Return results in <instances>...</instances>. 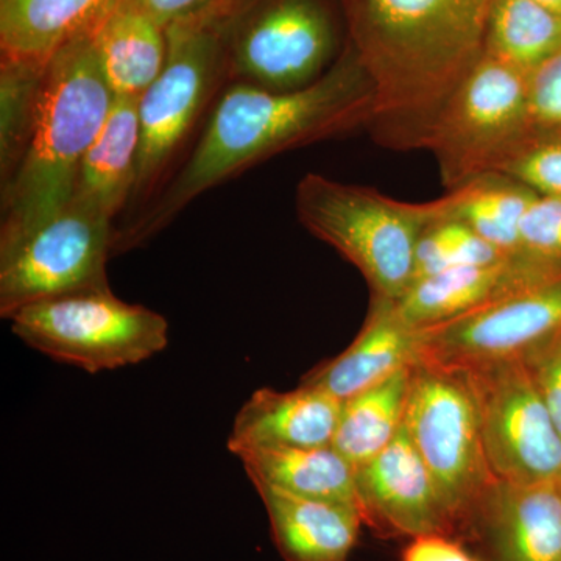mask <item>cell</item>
I'll use <instances>...</instances> for the list:
<instances>
[{"label": "cell", "mask_w": 561, "mask_h": 561, "mask_svg": "<svg viewBox=\"0 0 561 561\" xmlns=\"http://www.w3.org/2000/svg\"><path fill=\"white\" fill-rule=\"evenodd\" d=\"M335 0H239L220 22L228 83L295 91L341 57Z\"/></svg>", "instance_id": "cell-5"}, {"label": "cell", "mask_w": 561, "mask_h": 561, "mask_svg": "<svg viewBox=\"0 0 561 561\" xmlns=\"http://www.w3.org/2000/svg\"><path fill=\"white\" fill-rule=\"evenodd\" d=\"M526 362L561 434V334Z\"/></svg>", "instance_id": "cell-32"}, {"label": "cell", "mask_w": 561, "mask_h": 561, "mask_svg": "<svg viewBox=\"0 0 561 561\" xmlns=\"http://www.w3.org/2000/svg\"><path fill=\"white\" fill-rule=\"evenodd\" d=\"M560 49V14L534 0H494L483 55L530 76Z\"/></svg>", "instance_id": "cell-25"}, {"label": "cell", "mask_w": 561, "mask_h": 561, "mask_svg": "<svg viewBox=\"0 0 561 561\" xmlns=\"http://www.w3.org/2000/svg\"><path fill=\"white\" fill-rule=\"evenodd\" d=\"M420 351L421 328L402 320L397 302L371 297L370 312L359 335L337 357L317 365L301 383L343 402L419 365Z\"/></svg>", "instance_id": "cell-15"}, {"label": "cell", "mask_w": 561, "mask_h": 561, "mask_svg": "<svg viewBox=\"0 0 561 561\" xmlns=\"http://www.w3.org/2000/svg\"><path fill=\"white\" fill-rule=\"evenodd\" d=\"M402 561H478L465 551L459 542L449 540L446 535H421L409 542L402 552Z\"/></svg>", "instance_id": "cell-33"}, {"label": "cell", "mask_w": 561, "mask_h": 561, "mask_svg": "<svg viewBox=\"0 0 561 561\" xmlns=\"http://www.w3.org/2000/svg\"><path fill=\"white\" fill-rule=\"evenodd\" d=\"M9 320L31 348L88 373L140 364L169 345L168 320L122 301L111 287L32 302Z\"/></svg>", "instance_id": "cell-7"}, {"label": "cell", "mask_w": 561, "mask_h": 561, "mask_svg": "<svg viewBox=\"0 0 561 561\" xmlns=\"http://www.w3.org/2000/svg\"><path fill=\"white\" fill-rule=\"evenodd\" d=\"M534 2L540 3V5L552 10L553 13L560 14L561 16V0H534Z\"/></svg>", "instance_id": "cell-34"}, {"label": "cell", "mask_w": 561, "mask_h": 561, "mask_svg": "<svg viewBox=\"0 0 561 561\" xmlns=\"http://www.w3.org/2000/svg\"><path fill=\"white\" fill-rule=\"evenodd\" d=\"M220 22H186L165 31L164 68L139 99L140 138L133 202L147 203L160 194L195 125L228 84Z\"/></svg>", "instance_id": "cell-6"}, {"label": "cell", "mask_w": 561, "mask_h": 561, "mask_svg": "<svg viewBox=\"0 0 561 561\" xmlns=\"http://www.w3.org/2000/svg\"><path fill=\"white\" fill-rule=\"evenodd\" d=\"M342 401L300 383L295 390L260 389L236 415L228 449L320 448L330 446L337 430Z\"/></svg>", "instance_id": "cell-16"}, {"label": "cell", "mask_w": 561, "mask_h": 561, "mask_svg": "<svg viewBox=\"0 0 561 561\" xmlns=\"http://www.w3.org/2000/svg\"><path fill=\"white\" fill-rule=\"evenodd\" d=\"M559 485L561 486V476H560V479H559Z\"/></svg>", "instance_id": "cell-35"}, {"label": "cell", "mask_w": 561, "mask_h": 561, "mask_svg": "<svg viewBox=\"0 0 561 561\" xmlns=\"http://www.w3.org/2000/svg\"><path fill=\"white\" fill-rule=\"evenodd\" d=\"M376 101L375 83L348 43L330 70L301 90L228 83L179 172L138 219L116 230L114 254L146 242L203 192L275 154L370 128Z\"/></svg>", "instance_id": "cell-1"}, {"label": "cell", "mask_w": 561, "mask_h": 561, "mask_svg": "<svg viewBox=\"0 0 561 561\" xmlns=\"http://www.w3.org/2000/svg\"><path fill=\"white\" fill-rule=\"evenodd\" d=\"M139 138V98L114 95L108 117L81 161L73 201L114 219L131 202Z\"/></svg>", "instance_id": "cell-20"}, {"label": "cell", "mask_w": 561, "mask_h": 561, "mask_svg": "<svg viewBox=\"0 0 561 561\" xmlns=\"http://www.w3.org/2000/svg\"><path fill=\"white\" fill-rule=\"evenodd\" d=\"M92 36L72 41L44 70L27 147L2 183L0 239L31 230L73 197L84 154L113 103Z\"/></svg>", "instance_id": "cell-3"}, {"label": "cell", "mask_w": 561, "mask_h": 561, "mask_svg": "<svg viewBox=\"0 0 561 561\" xmlns=\"http://www.w3.org/2000/svg\"><path fill=\"white\" fill-rule=\"evenodd\" d=\"M531 130L561 133V49L529 76Z\"/></svg>", "instance_id": "cell-31"}, {"label": "cell", "mask_w": 561, "mask_h": 561, "mask_svg": "<svg viewBox=\"0 0 561 561\" xmlns=\"http://www.w3.org/2000/svg\"><path fill=\"white\" fill-rule=\"evenodd\" d=\"M470 383L483 449L500 482H559L561 434L526 360L460 370Z\"/></svg>", "instance_id": "cell-11"}, {"label": "cell", "mask_w": 561, "mask_h": 561, "mask_svg": "<svg viewBox=\"0 0 561 561\" xmlns=\"http://www.w3.org/2000/svg\"><path fill=\"white\" fill-rule=\"evenodd\" d=\"M557 276L560 268L512 254L494 264L451 268L413 280L397 309L411 327L430 328Z\"/></svg>", "instance_id": "cell-14"}, {"label": "cell", "mask_w": 561, "mask_h": 561, "mask_svg": "<svg viewBox=\"0 0 561 561\" xmlns=\"http://www.w3.org/2000/svg\"><path fill=\"white\" fill-rule=\"evenodd\" d=\"M44 70L0 62V179L5 183L27 147Z\"/></svg>", "instance_id": "cell-26"}, {"label": "cell", "mask_w": 561, "mask_h": 561, "mask_svg": "<svg viewBox=\"0 0 561 561\" xmlns=\"http://www.w3.org/2000/svg\"><path fill=\"white\" fill-rule=\"evenodd\" d=\"M494 173L511 176L541 197L561 198V133L531 130Z\"/></svg>", "instance_id": "cell-28"}, {"label": "cell", "mask_w": 561, "mask_h": 561, "mask_svg": "<svg viewBox=\"0 0 561 561\" xmlns=\"http://www.w3.org/2000/svg\"><path fill=\"white\" fill-rule=\"evenodd\" d=\"M479 512L500 561H561L559 482H494Z\"/></svg>", "instance_id": "cell-18"}, {"label": "cell", "mask_w": 561, "mask_h": 561, "mask_svg": "<svg viewBox=\"0 0 561 561\" xmlns=\"http://www.w3.org/2000/svg\"><path fill=\"white\" fill-rule=\"evenodd\" d=\"M286 561H350L364 518L356 507L254 485Z\"/></svg>", "instance_id": "cell-19"}, {"label": "cell", "mask_w": 561, "mask_h": 561, "mask_svg": "<svg viewBox=\"0 0 561 561\" xmlns=\"http://www.w3.org/2000/svg\"><path fill=\"white\" fill-rule=\"evenodd\" d=\"M239 0H122L121 7L146 14L164 31L176 24L224 21Z\"/></svg>", "instance_id": "cell-30"}, {"label": "cell", "mask_w": 561, "mask_h": 561, "mask_svg": "<svg viewBox=\"0 0 561 561\" xmlns=\"http://www.w3.org/2000/svg\"><path fill=\"white\" fill-rule=\"evenodd\" d=\"M531 131L529 76L482 55L443 103L416 149L430 150L456 190L497 164Z\"/></svg>", "instance_id": "cell-8"}, {"label": "cell", "mask_w": 561, "mask_h": 561, "mask_svg": "<svg viewBox=\"0 0 561 561\" xmlns=\"http://www.w3.org/2000/svg\"><path fill=\"white\" fill-rule=\"evenodd\" d=\"M413 367L342 402L331 446L354 470L383 451L404 423Z\"/></svg>", "instance_id": "cell-24"}, {"label": "cell", "mask_w": 561, "mask_h": 561, "mask_svg": "<svg viewBox=\"0 0 561 561\" xmlns=\"http://www.w3.org/2000/svg\"><path fill=\"white\" fill-rule=\"evenodd\" d=\"M404 427L454 524L479 512L496 479L486 461L478 408L463 373L415 365Z\"/></svg>", "instance_id": "cell-9"}, {"label": "cell", "mask_w": 561, "mask_h": 561, "mask_svg": "<svg viewBox=\"0 0 561 561\" xmlns=\"http://www.w3.org/2000/svg\"><path fill=\"white\" fill-rule=\"evenodd\" d=\"M346 43L375 83L379 142L416 144L481 60L494 0H335Z\"/></svg>", "instance_id": "cell-2"}, {"label": "cell", "mask_w": 561, "mask_h": 561, "mask_svg": "<svg viewBox=\"0 0 561 561\" xmlns=\"http://www.w3.org/2000/svg\"><path fill=\"white\" fill-rule=\"evenodd\" d=\"M519 254L561 271V198L537 195L522 224Z\"/></svg>", "instance_id": "cell-29"}, {"label": "cell", "mask_w": 561, "mask_h": 561, "mask_svg": "<svg viewBox=\"0 0 561 561\" xmlns=\"http://www.w3.org/2000/svg\"><path fill=\"white\" fill-rule=\"evenodd\" d=\"M99 62L116 98H142L168 57L164 28L138 11L117 7L92 36Z\"/></svg>", "instance_id": "cell-22"}, {"label": "cell", "mask_w": 561, "mask_h": 561, "mask_svg": "<svg viewBox=\"0 0 561 561\" xmlns=\"http://www.w3.org/2000/svg\"><path fill=\"white\" fill-rule=\"evenodd\" d=\"M508 256L512 254L485 241L461 221L437 217L420 236L413 280L451 268L494 264Z\"/></svg>", "instance_id": "cell-27"}, {"label": "cell", "mask_w": 561, "mask_h": 561, "mask_svg": "<svg viewBox=\"0 0 561 561\" xmlns=\"http://www.w3.org/2000/svg\"><path fill=\"white\" fill-rule=\"evenodd\" d=\"M236 456L253 485L271 486L309 500L337 502L360 512L356 470L331 445L250 448Z\"/></svg>", "instance_id": "cell-21"}, {"label": "cell", "mask_w": 561, "mask_h": 561, "mask_svg": "<svg viewBox=\"0 0 561 561\" xmlns=\"http://www.w3.org/2000/svg\"><path fill=\"white\" fill-rule=\"evenodd\" d=\"M561 334V276L421 328L419 364L454 370L526 360Z\"/></svg>", "instance_id": "cell-12"}, {"label": "cell", "mask_w": 561, "mask_h": 561, "mask_svg": "<svg viewBox=\"0 0 561 561\" xmlns=\"http://www.w3.org/2000/svg\"><path fill=\"white\" fill-rule=\"evenodd\" d=\"M295 210L306 230L364 275L373 298L397 302L411 287L416 245L437 219L438 203L394 201L373 187L308 173L295 191Z\"/></svg>", "instance_id": "cell-4"}, {"label": "cell", "mask_w": 561, "mask_h": 561, "mask_svg": "<svg viewBox=\"0 0 561 561\" xmlns=\"http://www.w3.org/2000/svg\"><path fill=\"white\" fill-rule=\"evenodd\" d=\"M113 219L79 201L31 230L0 239V316L9 320L32 302L108 289Z\"/></svg>", "instance_id": "cell-10"}, {"label": "cell", "mask_w": 561, "mask_h": 561, "mask_svg": "<svg viewBox=\"0 0 561 561\" xmlns=\"http://www.w3.org/2000/svg\"><path fill=\"white\" fill-rule=\"evenodd\" d=\"M356 489L362 518L375 529L412 538L453 529L451 515L404 423L383 451L357 468Z\"/></svg>", "instance_id": "cell-13"}, {"label": "cell", "mask_w": 561, "mask_h": 561, "mask_svg": "<svg viewBox=\"0 0 561 561\" xmlns=\"http://www.w3.org/2000/svg\"><path fill=\"white\" fill-rule=\"evenodd\" d=\"M537 194L501 173H483L438 198V217L470 227L494 247L519 254L522 224Z\"/></svg>", "instance_id": "cell-23"}, {"label": "cell", "mask_w": 561, "mask_h": 561, "mask_svg": "<svg viewBox=\"0 0 561 561\" xmlns=\"http://www.w3.org/2000/svg\"><path fill=\"white\" fill-rule=\"evenodd\" d=\"M122 0H0V62L46 69L72 41L94 36Z\"/></svg>", "instance_id": "cell-17"}]
</instances>
